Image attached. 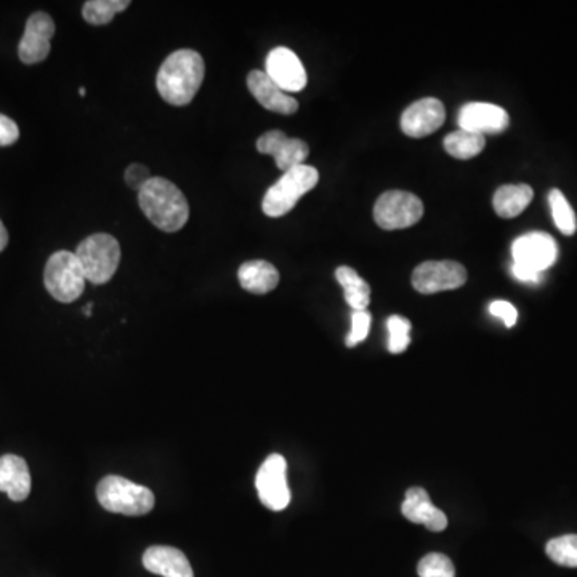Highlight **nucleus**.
<instances>
[{
    "instance_id": "nucleus-15",
    "label": "nucleus",
    "mask_w": 577,
    "mask_h": 577,
    "mask_svg": "<svg viewBox=\"0 0 577 577\" xmlns=\"http://www.w3.org/2000/svg\"><path fill=\"white\" fill-rule=\"evenodd\" d=\"M509 124V114L501 106L491 103H469L460 109V129L475 132L483 137L488 134H501Z\"/></svg>"
},
{
    "instance_id": "nucleus-29",
    "label": "nucleus",
    "mask_w": 577,
    "mask_h": 577,
    "mask_svg": "<svg viewBox=\"0 0 577 577\" xmlns=\"http://www.w3.org/2000/svg\"><path fill=\"white\" fill-rule=\"evenodd\" d=\"M369 327H371V315L368 311H355L352 316V332L348 334L347 343L348 348H353L358 345V343L364 342V339L368 337Z\"/></svg>"
},
{
    "instance_id": "nucleus-22",
    "label": "nucleus",
    "mask_w": 577,
    "mask_h": 577,
    "mask_svg": "<svg viewBox=\"0 0 577 577\" xmlns=\"http://www.w3.org/2000/svg\"><path fill=\"white\" fill-rule=\"evenodd\" d=\"M335 278L343 287V295L348 305L355 311H363L368 308L371 300V287L356 273L353 268L340 267L335 271Z\"/></svg>"
},
{
    "instance_id": "nucleus-18",
    "label": "nucleus",
    "mask_w": 577,
    "mask_h": 577,
    "mask_svg": "<svg viewBox=\"0 0 577 577\" xmlns=\"http://www.w3.org/2000/svg\"><path fill=\"white\" fill-rule=\"evenodd\" d=\"M143 566L162 577H194L191 563L182 550L169 545H153L143 553Z\"/></svg>"
},
{
    "instance_id": "nucleus-21",
    "label": "nucleus",
    "mask_w": 577,
    "mask_h": 577,
    "mask_svg": "<svg viewBox=\"0 0 577 577\" xmlns=\"http://www.w3.org/2000/svg\"><path fill=\"white\" fill-rule=\"evenodd\" d=\"M534 191L529 185H504L493 198L494 210L502 218H513L526 209L533 201Z\"/></svg>"
},
{
    "instance_id": "nucleus-4",
    "label": "nucleus",
    "mask_w": 577,
    "mask_h": 577,
    "mask_svg": "<svg viewBox=\"0 0 577 577\" xmlns=\"http://www.w3.org/2000/svg\"><path fill=\"white\" fill-rule=\"evenodd\" d=\"M74 254L81 263L85 279L97 286L108 283L118 271L119 262H121V246H119L118 239L105 233L85 238L77 246Z\"/></svg>"
},
{
    "instance_id": "nucleus-6",
    "label": "nucleus",
    "mask_w": 577,
    "mask_h": 577,
    "mask_svg": "<svg viewBox=\"0 0 577 577\" xmlns=\"http://www.w3.org/2000/svg\"><path fill=\"white\" fill-rule=\"evenodd\" d=\"M85 283L84 270L74 252H55L45 265V289L58 302H76L84 292Z\"/></svg>"
},
{
    "instance_id": "nucleus-26",
    "label": "nucleus",
    "mask_w": 577,
    "mask_h": 577,
    "mask_svg": "<svg viewBox=\"0 0 577 577\" xmlns=\"http://www.w3.org/2000/svg\"><path fill=\"white\" fill-rule=\"evenodd\" d=\"M553 563L566 568H577V534L555 537L545 547Z\"/></svg>"
},
{
    "instance_id": "nucleus-27",
    "label": "nucleus",
    "mask_w": 577,
    "mask_h": 577,
    "mask_svg": "<svg viewBox=\"0 0 577 577\" xmlns=\"http://www.w3.org/2000/svg\"><path fill=\"white\" fill-rule=\"evenodd\" d=\"M388 350L393 355H400L411 343V321L404 316L393 315L388 318Z\"/></svg>"
},
{
    "instance_id": "nucleus-11",
    "label": "nucleus",
    "mask_w": 577,
    "mask_h": 577,
    "mask_svg": "<svg viewBox=\"0 0 577 577\" xmlns=\"http://www.w3.org/2000/svg\"><path fill=\"white\" fill-rule=\"evenodd\" d=\"M55 34V23L50 15L37 12L29 17L25 34L18 45V55L25 65H36L49 57L50 41Z\"/></svg>"
},
{
    "instance_id": "nucleus-5",
    "label": "nucleus",
    "mask_w": 577,
    "mask_h": 577,
    "mask_svg": "<svg viewBox=\"0 0 577 577\" xmlns=\"http://www.w3.org/2000/svg\"><path fill=\"white\" fill-rule=\"evenodd\" d=\"M319 174L315 167L303 166L289 170L279 178L263 198L262 209L268 217L278 218L289 214L303 194L318 185Z\"/></svg>"
},
{
    "instance_id": "nucleus-3",
    "label": "nucleus",
    "mask_w": 577,
    "mask_h": 577,
    "mask_svg": "<svg viewBox=\"0 0 577 577\" xmlns=\"http://www.w3.org/2000/svg\"><path fill=\"white\" fill-rule=\"evenodd\" d=\"M97 499L103 509L127 517H142L156 504L150 488L116 475H109L98 483Z\"/></svg>"
},
{
    "instance_id": "nucleus-1",
    "label": "nucleus",
    "mask_w": 577,
    "mask_h": 577,
    "mask_svg": "<svg viewBox=\"0 0 577 577\" xmlns=\"http://www.w3.org/2000/svg\"><path fill=\"white\" fill-rule=\"evenodd\" d=\"M204 76L206 66L198 52L177 50L166 58L159 69L156 79L159 95L172 106L190 105L201 89Z\"/></svg>"
},
{
    "instance_id": "nucleus-14",
    "label": "nucleus",
    "mask_w": 577,
    "mask_h": 577,
    "mask_svg": "<svg viewBox=\"0 0 577 577\" xmlns=\"http://www.w3.org/2000/svg\"><path fill=\"white\" fill-rule=\"evenodd\" d=\"M446 119L443 103L436 98L412 103L401 116V130L408 137L424 138L440 129Z\"/></svg>"
},
{
    "instance_id": "nucleus-19",
    "label": "nucleus",
    "mask_w": 577,
    "mask_h": 577,
    "mask_svg": "<svg viewBox=\"0 0 577 577\" xmlns=\"http://www.w3.org/2000/svg\"><path fill=\"white\" fill-rule=\"evenodd\" d=\"M31 473L23 457L5 454L0 457V493L13 502H23L31 494Z\"/></svg>"
},
{
    "instance_id": "nucleus-24",
    "label": "nucleus",
    "mask_w": 577,
    "mask_h": 577,
    "mask_svg": "<svg viewBox=\"0 0 577 577\" xmlns=\"http://www.w3.org/2000/svg\"><path fill=\"white\" fill-rule=\"evenodd\" d=\"M130 7L129 0H90L85 2L82 15L93 26L108 25L118 13Z\"/></svg>"
},
{
    "instance_id": "nucleus-12",
    "label": "nucleus",
    "mask_w": 577,
    "mask_h": 577,
    "mask_svg": "<svg viewBox=\"0 0 577 577\" xmlns=\"http://www.w3.org/2000/svg\"><path fill=\"white\" fill-rule=\"evenodd\" d=\"M257 150L262 154H270L276 161L279 170L284 174L295 167L303 166L307 161L310 148L300 138H289L281 130H271L257 140Z\"/></svg>"
},
{
    "instance_id": "nucleus-8",
    "label": "nucleus",
    "mask_w": 577,
    "mask_h": 577,
    "mask_svg": "<svg viewBox=\"0 0 577 577\" xmlns=\"http://www.w3.org/2000/svg\"><path fill=\"white\" fill-rule=\"evenodd\" d=\"M255 488L260 502L273 512H281L291 504V489L287 485V464L281 454H271L265 459L257 477Z\"/></svg>"
},
{
    "instance_id": "nucleus-35",
    "label": "nucleus",
    "mask_w": 577,
    "mask_h": 577,
    "mask_svg": "<svg viewBox=\"0 0 577 577\" xmlns=\"http://www.w3.org/2000/svg\"><path fill=\"white\" fill-rule=\"evenodd\" d=\"M92 308L93 303H89V305H87V307L84 308V315L87 316V318H90V316H92Z\"/></svg>"
},
{
    "instance_id": "nucleus-34",
    "label": "nucleus",
    "mask_w": 577,
    "mask_h": 577,
    "mask_svg": "<svg viewBox=\"0 0 577 577\" xmlns=\"http://www.w3.org/2000/svg\"><path fill=\"white\" fill-rule=\"evenodd\" d=\"M7 244H9V231H7L4 223L0 220V252L4 251Z\"/></svg>"
},
{
    "instance_id": "nucleus-30",
    "label": "nucleus",
    "mask_w": 577,
    "mask_h": 577,
    "mask_svg": "<svg viewBox=\"0 0 577 577\" xmlns=\"http://www.w3.org/2000/svg\"><path fill=\"white\" fill-rule=\"evenodd\" d=\"M124 177H126L127 185L132 190L137 191L142 190L143 186L153 178L148 167L143 166V164H132V166L127 167Z\"/></svg>"
},
{
    "instance_id": "nucleus-31",
    "label": "nucleus",
    "mask_w": 577,
    "mask_h": 577,
    "mask_svg": "<svg viewBox=\"0 0 577 577\" xmlns=\"http://www.w3.org/2000/svg\"><path fill=\"white\" fill-rule=\"evenodd\" d=\"M489 311H491V315L502 319L507 327H513L517 324L518 311L517 308L513 307L512 303L505 302V300H496V302L489 305Z\"/></svg>"
},
{
    "instance_id": "nucleus-20",
    "label": "nucleus",
    "mask_w": 577,
    "mask_h": 577,
    "mask_svg": "<svg viewBox=\"0 0 577 577\" xmlns=\"http://www.w3.org/2000/svg\"><path fill=\"white\" fill-rule=\"evenodd\" d=\"M239 284L251 294H268L276 289L279 273L270 262L251 260L241 265L238 271Z\"/></svg>"
},
{
    "instance_id": "nucleus-13",
    "label": "nucleus",
    "mask_w": 577,
    "mask_h": 577,
    "mask_svg": "<svg viewBox=\"0 0 577 577\" xmlns=\"http://www.w3.org/2000/svg\"><path fill=\"white\" fill-rule=\"evenodd\" d=\"M271 81L284 92H300L305 89L308 77L300 58L286 47H276L268 53L267 71Z\"/></svg>"
},
{
    "instance_id": "nucleus-17",
    "label": "nucleus",
    "mask_w": 577,
    "mask_h": 577,
    "mask_svg": "<svg viewBox=\"0 0 577 577\" xmlns=\"http://www.w3.org/2000/svg\"><path fill=\"white\" fill-rule=\"evenodd\" d=\"M401 512L406 520L416 525H424L433 533H441L448 526V518L432 504V499L424 488H411L406 491Z\"/></svg>"
},
{
    "instance_id": "nucleus-36",
    "label": "nucleus",
    "mask_w": 577,
    "mask_h": 577,
    "mask_svg": "<svg viewBox=\"0 0 577 577\" xmlns=\"http://www.w3.org/2000/svg\"><path fill=\"white\" fill-rule=\"evenodd\" d=\"M79 93H81V97H84V95H85V89L79 90Z\"/></svg>"
},
{
    "instance_id": "nucleus-10",
    "label": "nucleus",
    "mask_w": 577,
    "mask_h": 577,
    "mask_svg": "<svg viewBox=\"0 0 577 577\" xmlns=\"http://www.w3.org/2000/svg\"><path fill=\"white\" fill-rule=\"evenodd\" d=\"M512 255L513 262L542 273L557 262L558 246L552 236L541 231H534V233L520 236L512 244Z\"/></svg>"
},
{
    "instance_id": "nucleus-33",
    "label": "nucleus",
    "mask_w": 577,
    "mask_h": 577,
    "mask_svg": "<svg viewBox=\"0 0 577 577\" xmlns=\"http://www.w3.org/2000/svg\"><path fill=\"white\" fill-rule=\"evenodd\" d=\"M512 273L515 278L520 279L523 283H541L542 273L529 270V268L523 267V265H518V263H513Z\"/></svg>"
},
{
    "instance_id": "nucleus-28",
    "label": "nucleus",
    "mask_w": 577,
    "mask_h": 577,
    "mask_svg": "<svg viewBox=\"0 0 577 577\" xmlns=\"http://www.w3.org/2000/svg\"><path fill=\"white\" fill-rule=\"evenodd\" d=\"M419 577H456V568L443 553H428L417 566Z\"/></svg>"
},
{
    "instance_id": "nucleus-32",
    "label": "nucleus",
    "mask_w": 577,
    "mask_h": 577,
    "mask_svg": "<svg viewBox=\"0 0 577 577\" xmlns=\"http://www.w3.org/2000/svg\"><path fill=\"white\" fill-rule=\"evenodd\" d=\"M20 138L17 122L0 114V146H10Z\"/></svg>"
},
{
    "instance_id": "nucleus-16",
    "label": "nucleus",
    "mask_w": 577,
    "mask_h": 577,
    "mask_svg": "<svg viewBox=\"0 0 577 577\" xmlns=\"http://www.w3.org/2000/svg\"><path fill=\"white\" fill-rule=\"evenodd\" d=\"M247 87L251 90L255 100L268 111L291 116L299 109V101L279 89L265 71H251L247 76Z\"/></svg>"
},
{
    "instance_id": "nucleus-7",
    "label": "nucleus",
    "mask_w": 577,
    "mask_h": 577,
    "mask_svg": "<svg viewBox=\"0 0 577 577\" xmlns=\"http://www.w3.org/2000/svg\"><path fill=\"white\" fill-rule=\"evenodd\" d=\"M424 215V204L408 191H387L377 199L374 218L384 230H403L416 225Z\"/></svg>"
},
{
    "instance_id": "nucleus-2",
    "label": "nucleus",
    "mask_w": 577,
    "mask_h": 577,
    "mask_svg": "<svg viewBox=\"0 0 577 577\" xmlns=\"http://www.w3.org/2000/svg\"><path fill=\"white\" fill-rule=\"evenodd\" d=\"M138 204L159 230L175 233L190 218V204L182 190L166 178L153 177L138 191Z\"/></svg>"
},
{
    "instance_id": "nucleus-23",
    "label": "nucleus",
    "mask_w": 577,
    "mask_h": 577,
    "mask_svg": "<svg viewBox=\"0 0 577 577\" xmlns=\"http://www.w3.org/2000/svg\"><path fill=\"white\" fill-rule=\"evenodd\" d=\"M486 145V138L483 135L469 132V130L459 129L444 138V150L449 156L456 159L475 158L483 151Z\"/></svg>"
},
{
    "instance_id": "nucleus-25",
    "label": "nucleus",
    "mask_w": 577,
    "mask_h": 577,
    "mask_svg": "<svg viewBox=\"0 0 577 577\" xmlns=\"http://www.w3.org/2000/svg\"><path fill=\"white\" fill-rule=\"evenodd\" d=\"M549 202L558 230L566 236L574 235L577 230L576 215L568 199L565 198V194L560 190H552L549 194Z\"/></svg>"
},
{
    "instance_id": "nucleus-9",
    "label": "nucleus",
    "mask_w": 577,
    "mask_h": 577,
    "mask_svg": "<svg viewBox=\"0 0 577 577\" xmlns=\"http://www.w3.org/2000/svg\"><path fill=\"white\" fill-rule=\"evenodd\" d=\"M467 283V270L454 260L424 262L412 273V286L420 294L454 291Z\"/></svg>"
}]
</instances>
